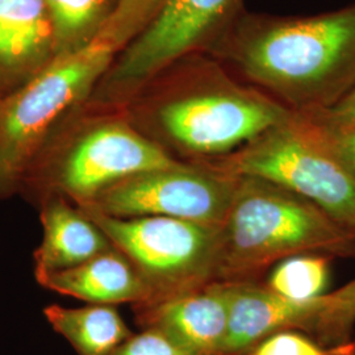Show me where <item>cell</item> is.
Masks as SVG:
<instances>
[{
  "label": "cell",
  "instance_id": "cell-9",
  "mask_svg": "<svg viewBox=\"0 0 355 355\" xmlns=\"http://www.w3.org/2000/svg\"><path fill=\"white\" fill-rule=\"evenodd\" d=\"M236 182L208 164L180 161L125 178L85 204L119 218L161 216L220 228Z\"/></svg>",
  "mask_w": 355,
  "mask_h": 355
},
{
  "label": "cell",
  "instance_id": "cell-6",
  "mask_svg": "<svg viewBox=\"0 0 355 355\" xmlns=\"http://www.w3.org/2000/svg\"><path fill=\"white\" fill-rule=\"evenodd\" d=\"M242 0H166L152 21L116 54L87 104L123 110L166 70L214 49L241 16Z\"/></svg>",
  "mask_w": 355,
  "mask_h": 355
},
{
  "label": "cell",
  "instance_id": "cell-14",
  "mask_svg": "<svg viewBox=\"0 0 355 355\" xmlns=\"http://www.w3.org/2000/svg\"><path fill=\"white\" fill-rule=\"evenodd\" d=\"M40 286L89 304H145L152 292L127 258L111 249L79 266L38 278Z\"/></svg>",
  "mask_w": 355,
  "mask_h": 355
},
{
  "label": "cell",
  "instance_id": "cell-13",
  "mask_svg": "<svg viewBox=\"0 0 355 355\" xmlns=\"http://www.w3.org/2000/svg\"><path fill=\"white\" fill-rule=\"evenodd\" d=\"M69 202L58 193L41 198L40 218L44 236L35 252L36 279L79 266L114 249L102 230Z\"/></svg>",
  "mask_w": 355,
  "mask_h": 355
},
{
  "label": "cell",
  "instance_id": "cell-11",
  "mask_svg": "<svg viewBox=\"0 0 355 355\" xmlns=\"http://www.w3.org/2000/svg\"><path fill=\"white\" fill-rule=\"evenodd\" d=\"M228 284V336L223 355H249L261 341L283 330L313 336L318 297L296 302L261 282Z\"/></svg>",
  "mask_w": 355,
  "mask_h": 355
},
{
  "label": "cell",
  "instance_id": "cell-3",
  "mask_svg": "<svg viewBox=\"0 0 355 355\" xmlns=\"http://www.w3.org/2000/svg\"><path fill=\"white\" fill-rule=\"evenodd\" d=\"M303 254L355 258V233L279 184L237 177L218 228L216 282H259L268 268Z\"/></svg>",
  "mask_w": 355,
  "mask_h": 355
},
{
  "label": "cell",
  "instance_id": "cell-20",
  "mask_svg": "<svg viewBox=\"0 0 355 355\" xmlns=\"http://www.w3.org/2000/svg\"><path fill=\"white\" fill-rule=\"evenodd\" d=\"M249 355H355V341L327 347L297 330H283L258 343Z\"/></svg>",
  "mask_w": 355,
  "mask_h": 355
},
{
  "label": "cell",
  "instance_id": "cell-23",
  "mask_svg": "<svg viewBox=\"0 0 355 355\" xmlns=\"http://www.w3.org/2000/svg\"><path fill=\"white\" fill-rule=\"evenodd\" d=\"M303 114L318 124L329 128L355 127V83L329 107Z\"/></svg>",
  "mask_w": 355,
  "mask_h": 355
},
{
  "label": "cell",
  "instance_id": "cell-10",
  "mask_svg": "<svg viewBox=\"0 0 355 355\" xmlns=\"http://www.w3.org/2000/svg\"><path fill=\"white\" fill-rule=\"evenodd\" d=\"M141 329L165 333L191 355H223L228 336L229 284L214 282L195 291L133 305Z\"/></svg>",
  "mask_w": 355,
  "mask_h": 355
},
{
  "label": "cell",
  "instance_id": "cell-5",
  "mask_svg": "<svg viewBox=\"0 0 355 355\" xmlns=\"http://www.w3.org/2000/svg\"><path fill=\"white\" fill-rule=\"evenodd\" d=\"M102 40L57 57L0 104V198L21 189L29 167L69 114L89 102L116 57Z\"/></svg>",
  "mask_w": 355,
  "mask_h": 355
},
{
  "label": "cell",
  "instance_id": "cell-7",
  "mask_svg": "<svg viewBox=\"0 0 355 355\" xmlns=\"http://www.w3.org/2000/svg\"><path fill=\"white\" fill-rule=\"evenodd\" d=\"M237 177L272 182L318 205L355 233V180L318 139L309 120L293 112L236 152L200 161Z\"/></svg>",
  "mask_w": 355,
  "mask_h": 355
},
{
  "label": "cell",
  "instance_id": "cell-17",
  "mask_svg": "<svg viewBox=\"0 0 355 355\" xmlns=\"http://www.w3.org/2000/svg\"><path fill=\"white\" fill-rule=\"evenodd\" d=\"M331 257L303 254L278 263L266 286L275 293L296 302L313 300L327 293Z\"/></svg>",
  "mask_w": 355,
  "mask_h": 355
},
{
  "label": "cell",
  "instance_id": "cell-15",
  "mask_svg": "<svg viewBox=\"0 0 355 355\" xmlns=\"http://www.w3.org/2000/svg\"><path fill=\"white\" fill-rule=\"evenodd\" d=\"M44 316L78 355H112L135 334L114 305L64 308L51 304L44 309Z\"/></svg>",
  "mask_w": 355,
  "mask_h": 355
},
{
  "label": "cell",
  "instance_id": "cell-21",
  "mask_svg": "<svg viewBox=\"0 0 355 355\" xmlns=\"http://www.w3.org/2000/svg\"><path fill=\"white\" fill-rule=\"evenodd\" d=\"M303 114L309 120L312 127L315 128L318 139L324 144V146L355 180V127H324L312 120L309 116Z\"/></svg>",
  "mask_w": 355,
  "mask_h": 355
},
{
  "label": "cell",
  "instance_id": "cell-2",
  "mask_svg": "<svg viewBox=\"0 0 355 355\" xmlns=\"http://www.w3.org/2000/svg\"><path fill=\"white\" fill-rule=\"evenodd\" d=\"M173 73L155 78L123 110L135 127L179 161L225 157L292 114L214 66Z\"/></svg>",
  "mask_w": 355,
  "mask_h": 355
},
{
  "label": "cell",
  "instance_id": "cell-19",
  "mask_svg": "<svg viewBox=\"0 0 355 355\" xmlns=\"http://www.w3.org/2000/svg\"><path fill=\"white\" fill-rule=\"evenodd\" d=\"M165 1L120 0L116 12L104 28L99 40L110 44L116 53H120L152 21Z\"/></svg>",
  "mask_w": 355,
  "mask_h": 355
},
{
  "label": "cell",
  "instance_id": "cell-1",
  "mask_svg": "<svg viewBox=\"0 0 355 355\" xmlns=\"http://www.w3.org/2000/svg\"><path fill=\"white\" fill-rule=\"evenodd\" d=\"M214 51L293 112L322 110L355 83V7L304 19L241 15Z\"/></svg>",
  "mask_w": 355,
  "mask_h": 355
},
{
  "label": "cell",
  "instance_id": "cell-22",
  "mask_svg": "<svg viewBox=\"0 0 355 355\" xmlns=\"http://www.w3.org/2000/svg\"><path fill=\"white\" fill-rule=\"evenodd\" d=\"M112 355H191L159 330L146 328L133 334Z\"/></svg>",
  "mask_w": 355,
  "mask_h": 355
},
{
  "label": "cell",
  "instance_id": "cell-12",
  "mask_svg": "<svg viewBox=\"0 0 355 355\" xmlns=\"http://www.w3.org/2000/svg\"><path fill=\"white\" fill-rule=\"evenodd\" d=\"M57 58L45 0H0V94L23 87Z\"/></svg>",
  "mask_w": 355,
  "mask_h": 355
},
{
  "label": "cell",
  "instance_id": "cell-18",
  "mask_svg": "<svg viewBox=\"0 0 355 355\" xmlns=\"http://www.w3.org/2000/svg\"><path fill=\"white\" fill-rule=\"evenodd\" d=\"M354 325L355 278L320 296L316 340L327 347L350 343Z\"/></svg>",
  "mask_w": 355,
  "mask_h": 355
},
{
  "label": "cell",
  "instance_id": "cell-4",
  "mask_svg": "<svg viewBox=\"0 0 355 355\" xmlns=\"http://www.w3.org/2000/svg\"><path fill=\"white\" fill-rule=\"evenodd\" d=\"M180 162L133 125L124 110L83 104L55 129L21 187L89 203L128 177ZM41 196V198H42Z\"/></svg>",
  "mask_w": 355,
  "mask_h": 355
},
{
  "label": "cell",
  "instance_id": "cell-24",
  "mask_svg": "<svg viewBox=\"0 0 355 355\" xmlns=\"http://www.w3.org/2000/svg\"><path fill=\"white\" fill-rule=\"evenodd\" d=\"M1 101H3V96H1V94H0V104H1Z\"/></svg>",
  "mask_w": 355,
  "mask_h": 355
},
{
  "label": "cell",
  "instance_id": "cell-8",
  "mask_svg": "<svg viewBox=\"0 0 355 355\" xmlns=\"http://www.w3.org/2000/svg\"><path fill=\"white\" fill-rule=\"evenodd\" d=\"M76 207L137 270L152 292L149 303L216 282L218 228L161 216L119 218L86 204Z\"/></svg>",
  "mask_w": 355,
  "mask_h": 355
},
{
  "label": "cell",
  "instance_id": "cell-16",
  "mask_svg": "<svg viewBox=\"0 0 355 355\" xmlns=\"http://www.w3.org/2000/svg\"><path fill=\"white\" fill-rule=\"evenodd\" d=\"M51 15L55 55L83 51L99 40L120 0H45Z\"/></svg>",
  "mask_w": 355,
  "mask_h": 355
}]
</instances>
